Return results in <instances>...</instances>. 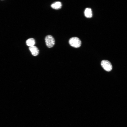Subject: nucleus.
<instances>
[{"label":"nucleus","instance_id":"f257e3e1","mask_svg":"<svg viewBox=\"0 0 127 127\" xmlns=\"http://www.w3.org/2000/svg\"><path fill=\"white\" fill-rule=\"evenodd\" d=\"M69 43L71 46L75 48L79 47L81 44V41L80 39L76 37L71 38L69 40Z\"/></svg>","mask_w":127,"mask_h":127},{"label":"nucleus","instance_id":"f03ea898","mask_svg":"<svg viewBox=\"0 0 127 127\" xmlns=\"http://www.w3.org/2000/svg\"><path fill=\"white\" fill-rule=\"evenodd\" d=\"M45 41L46 45L48 48L52 47L55 44V39L51 35H48L46 36L45 38Z\"/></svg>","mask_w":127,"mask_h":127},{"label":"nucleus","instance_id":"7ed1b4c3","mask_svg":"<svg viewBox=\"0 0 127 127\" xmlns=\"http://www.w3.org/2000/svg\"><path fill=\"white\" fill-rule=\"evenodd\" d=\"M101 64L103 69L107 71H110L112 69V66L111 63L107 60H103L102 61Z\"/></svg>","mask_w":127,"mask_h":127},{"label":"nucleus","instance_id":"20e7f679","mask_svg":"<svg viewBox=\"0 0 127 127\" xmlns=\"http://www.w3.org/2000/svg\"><path fill=\"white\" fill-rule=\"evenodd\" d=\"M29 49L32 54L34 56H37L39 53V50L35 46L29 47Z\"/></svg>","mask_w":127,"mask_h":127},{"label":"nucleus","instance_id":"39448f33","mask_svg":"<svg viewBox=\"0 0 127 127\" xmlns=\"http://www.w3.org/2000/svg\"><path fill=\"white\" fill-rule=\"evenodd\" d=\"M62 6L61 2L60 1H56L52 3L51 5V7L55 9H59L61 8Z\"/></svg>","mask_w":127,"mask_h":127},{"label":"nucleus","instance_id":"423d86ee","mask_svg":"<svg viewBox=\"0 0 127 127\" xmlns=\"http://www.w3.org/2000/svg\"><path fill=\"white\" fill-rule=\"evenodd\" d=\"M85 16L88 18H90L92 16V13L91 9L89 8H86L84 12Z\"/></svg>","mask_w":127,"mask_h":127},{"label":"nucleus","instance_id":"0eeeda50","mask_svg":"<svg viewBox=\"0 0 127 127\" xmlns=\"http://www.w3.org/2000/svg\"><path fill=\"white\" fill-rule=\"evenodd\" d=\"M26 44L29 47L34 46L35 44V40L32 38H29L26 40Z\"/></svg>","mask_w":127,"mask_h":127}]
</instances>
